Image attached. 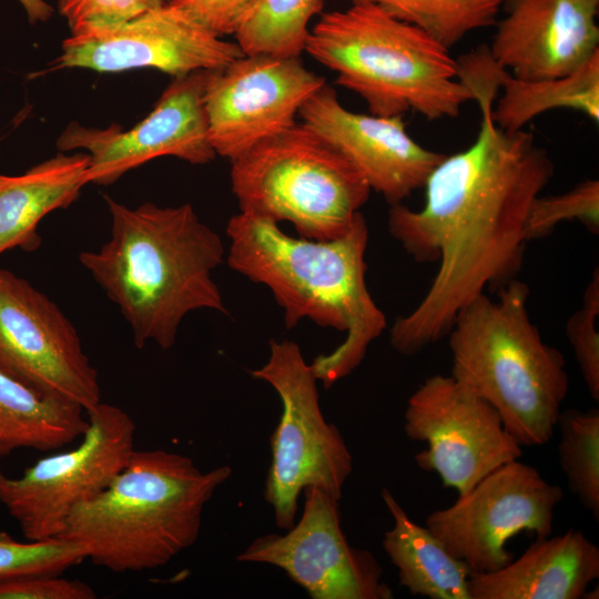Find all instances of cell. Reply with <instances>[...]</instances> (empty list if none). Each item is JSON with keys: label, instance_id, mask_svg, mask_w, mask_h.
I'll use <instances>...</instances> for the list:
<instances>
[{"label": "cell", "instance_id": "obj_20", "mask_svg": "<svg viewBox=\"0 0 599 599\" xmlns=\"http://www.w3.org/2000/svg\"><path fill=\"white\" fill-rule=\"evenodd\" d=\"M89 162L85 152H60L20 175L0 174V255L40 247L39 223L77 201L87 185Z\"/></svg>", "mask_w": 599, "mask_h": 599}, {"label": "cell", "instance_id": "obj_28", "mask_svg": "<svg viewBox=\"0 0 599 599\" xmlns=\"http://www.w3.org/2000/svg\"><path fill=\"white\" fill-rule=\"evenodd\" d=\"M565 221H579L592 233L599 231V182L588 179L571 190L548 196H537L531 204L525 237L541 238Z\"/></svg>", "mask_w": 599, "mask_h": 599}, {"label": "cell", "instance_id": "obj_31", "mask_svg": "<svg viewBox=\"0 0 599 599\" xmlns=\"http://www.w3.org/2000/svg\"><path fill=\"white\" fill-rule=\"evenodd\" d=\"M97 592L80 580L61 575H30L0 580V599H95Z\"/></svg>", "mask_w": 599, "mask_h": 599}, {"label": "cell", "instance_id": "obj_6", "mask_svg": "<svg viewBox=\"0 0 599 599\" xmlns=\"http://www.w3.org/2000/svg\"><path fill=\"white\" fill-rule=\"evenodd\" d=\"M304 52L335 72L336 83L364 99L374 115L413 111L434 121L457 116L474 100L449 49L376 3L321 13Z\"/></svg>", "mask_w": 599, "mask_h": 599}, {"label": "cell", "instance_id": "obj_22", "mask_svg": "<svg viewBox=\"0 0 599 599\" xmlns=\"http://www.w3.org/2000/svg\"><path fill=\"white\" fill-rule=\"evenodd\" d=\"M83 413L0 369V458L22 448L50 451L74 441L89 425Z\"/></svg>", "mask_w": 599, "mask_h": 599}, {"label": "cell", "instance_id": "obj_34", "mask_svg": "<svg viewBox=\"0 0 599 599\" xmlns=\"http://www.w3.org/2000/svg\"><path fill=\"white\" fill-rule=\"evenodd\" d=\"M593 593H598V588H596V591L590 592V595H593ZM588 595H589V592H585L582 598H596L597 599L599 597L598 595H596V596H588Z\"/></svg>", "mask_w": 599, "mask_h": 599}, {"label": "cell", "instance_id": "obj_12", "mask_svg": "<svg viewBox=\"0 0 599 599\" xmlns=\"http://www.w3.org/2000/svg\"><path fill=\"white\" fill-rule=\"evenodd\" d=\"M0 369L45 396L80 406L101 400L97 369L77 328L30 282L0 268Z\"/></svg>", "mask_w": 599, "mask_h": 599}, {"label": "cell", "instance_id": "obj_32", "mask_svg": "<svg viewBox=\"0 0 599 599\" xmlns=\"http://www.w3.org/2000/svg\"><path fill=\"white\" fill-rule=\"evenodd\" d=\"M257 0H171L201 24L223 37L235 33Z\"/></svg>", "mask_w": 599, "mask_h": 599}, {"label": "cell", "instance_id": "obj_21", "mask_svg": "<svg viewBox=\"0 0 599 599\" xmlns=\"http://www.w3.org/2000/svg\"><path fill=\"white\" fill-rule=\"evenodd\" d=\"M382 498L394 521L382 545L397 569L399 585L414 596L470 599L468 566L426 526L413 521L388 489H382Z\"/></svg>", "mask_w": 599, "mask_h": 599}, {"label": "cell", "instance_id": "obj_8", "mask_svg": "<svg viewBox=\"0 0 599 599\" xmlns=\"http://www.w3.org/2000/svg\"><path fill=\"white\" fill-rule=\"evenodd\" d=\"M253 377L268 383L282 402V415L271 436L272 459L264 499L276 526L295 524L297 501L306 487H317L337 500L353 470V457L334 424L323 416L317 378L293 341H270V356Z\"/></svg>", "mask_w": 599, "mask_h": 599}, {"label": "cell", "instance_id": "obj_9", "mask_svg": "<svg viewBox=\"0 0 599 599\" xmlns=\"http://www.w3.org/2000/svg\"><path fill=\"white\" fill-rule=\"evenodd\" d=\"M85 414L89 425L75 448L40 458L20 477L0 467V504L27 540L60 536L70 512L104 490L134 450L135 424L126 412L100 402Z\"/></svg>", "mask_w": 599, "mask_h": 599}, {"label": "cell", "instance_id": "obj_17", "mask_svg": "<svg viewBox=\"0 0 599 599\" xmlns=\"http://www.w3.org/2000/svg\"><path fill=\"white\" fill-rule=\"evenodd\" d=\"M301 121L337 149L390 205L424 186L445 154L418 144L403 116L353 112L327 83L301 108Z\"/></svg>", "mask_w": 599, "mask_h": 599}, {"label": "cell", "instance_id": "obj_15", "mask_svg": "<svg viewBox=\"0 0 599 599\" xmlns=\"http://www.w3.org/2000/svg\"><path fill=\"white\" fill-rule=\"evenodd\" d=\"M303 494L298 522L283 535L257 537L236 560L281 568L313 599L393 598L374 555L348 544L338 500L317 487Z\"/></svg>", "mask_w": 599, "mask_h": 599}, {"label": "cell", "instance_id": "obj_3", "mask_svg": "<svg viewBox=\"0 0 599 599\" xmlns=\"http://www.w3.org/2000/svg\"><path fill=\"white\" fill-rule=\"evenodd\" d=\"M226 235L229 266L272 292L286 328L308 318L346 332L341 345L311 363L323 387L349 375L386 328L366 284L368 227L362 212L346 234L333 240L294 237L278 223L241 211L229 220Z\"/></svg>", "mask_w": 599, "mask_h": 599}, {"label": "cell", "instance_id": "obj_25", "mask_svg": "<svg viewBox=\"0 0 599 599\" xmlns=\"http://www.w3.org/2000/svg\"><path fill=\"white\" fill-rule=\"evenodd\" d=\"M376 3L450 49L471 31L496 23L505 0H352Z\"/></svg>", "mask_w": 599, "mask_h": 599}, {"label": "cell", "instance_id": "obj_2", "mask_svg": "<svg viewBox=\"0 0 599 599\" xmlns=\"http://www.w3.org/2000/svg\"><path fill=\"white\" fill-rule=\"evenodd\" d=\"M110 238L84 251L80 263L119 307L136 347L171 348L184 317L197 309L227 314L212 277L222 264L221 236L202 222L190 203L129 207L104 196Z\"/></svg>", "mask_w": 599, "mask_h": 599}, {"label": "cell", "instance_id": "obj_27", "mask_svg": "<svg viewBox=\"0 0 599 599\" xmlns=\"http://www.w3.org/2000/svg\"><path fill=\"white\" fill-rule=\"evenodd\" d=\"M85 560L81 547L62 537L26 542L0 529V580L30 575H62Z\"/></svg>", "mask_w": 599, "mask_h": 599}, {"label": "cell", "instance_id": "obj_18", "mask_svg": "<svg viewBox=\"0 0 599 599\" xmlns=\"http://www.w3.org/2000/svg\"><path fill=\"white\" fill-rule=\"evenodd\" d=\"M501 8L488 51L515 79L562 78L599 51V0H505Z\"/></svg>", "mask_w": 599, "mask_h": 599}, {"label": "cell", "instance_id": "obj_10", "mask_svg": "<svg viewBox=\"0 0 599 599\" xmlns=\"http://www.w3.org/2000/svg\"><path fill=\"white\" fill-rule=\"evenodd\" d=\"M561 487L537 468L509 461L496 468L450 506L426 518L437 536L471 572H490L511 561L507 542L520 532L550 536Z\"/></svg>", "mask_w": 599, "mask_h": 599}, {"label": "cell", "instance_id": "obj_24", "mask_svg": "<svg viewBox=\"0 0 599 599\" xmlns=\"http://www.w3.org/2000/svg\"><path fill=\"white\" fill-rule=\"evenodd\" d=\"M323 0H257L234 35L244 54L301 57Z\"/></svg>", "mask_w": 599, "mask_h": 599}, {"label": "cell", "instance_id": "obj_13", "mask_svg": "<svg viewBox=\"0 0 599 599\" xmlns=\"http://www.w3.org/2000/svg\"><path fill=\"white\" fill-rule=\"evenodd\" d=\"M301 57L243 54L209 71L204 105L210 142L230 161L294 125L304 103L323 85Z\"/></svg>", "mask_w": 599, "mask_h": 599}, {"label": "cell", "instance_id": "obj_26", "mask_svg": "<svg viewBox=\"0 0 599 599\" xmlns=\"http://www.w3.org/2000/svg\"><path fill=\"white\" fill-rule=\"evenodd\" d=\"M558 457L569 489L582 507L599 519V409L561 410Z\"/></svg>", "mask_w": 599, "mask_h": 599}, {"label": "cell", "instance_id": "obj_1", "mask_svg": "<svg viewBox=\"0 0 599 599\" xmlns=\"http://www.w3.org/2000/svg\"><path fill=\"white\" fill-rule=\"evenodd\" d=\"M460 80L480 108L476 140L434 167L420 210L399 203L388 211V231L400 246L418 263L438 262L423 298L389 332L393 348L407 356L446 337L458 312L487 288L517 278L529 210L554 175L532 133L494 122L499 69L477 61Z\"/></svg>", "mask_w": 599, "mask_h": 599}, {"label": "cell", "instance_id": "obj_35", "mask_svg": "<svg viewBox=\"0 0 599 599\" xmlns=\"http://www.w3.org/2000/svg\"><path fill=\"white\" fill-rule=\"evenodd\" d=\"M164 1L167 2V1H171V0H164Z\"/></svg>", "mask_w": 599, "mask_h": 599}, {"label": "cell", "instance_id": "obj_7", "mask_svg": "<svg viewBox=\"0 0 599 599\" xmlns=\"http://www.w3.org/2000/svg\"><path fill=\"white\" fill-rule=\"evenodd\" d=\"M240 211L290 222L300 236L346 234L370 187L355 166L307 124L296 122L231 161Z\"/></svg>", "mask_w": 599, "mask_h": 599}, {"label": "cell", "instance_id": "obj_19", "mask_svg": "<svg viewBox=\"0 0 599 599\" xmlns=\"http://www.w3.org/2000/svg\"><path fill=\"white\" fill-rule=\"evenodd\" d=\"M599 577V548L580 530L536 538L505 567L471 572L470 599H579Z\"/></svg>", "mask_w": 599, "mask_h": 599}, {"label": "cell", "instance_id": "obj_14", "mask_svg": "<svg viewBox=\"0 0 599 599\" xmlns=\"http://www.w3.org/2000/svg\"><path fill=\"white\" fill-rule=\"evenodd\" d=\"M209 71L173 78L152 111L138 124L123 130L84 126L71 122L57 140L61 152L82 149L90 158L87 184L110 185L126 172L161 156L193 165L213 161L204 105Z\"/></svg>", "mask_w": 599, "mask_h": 599}, {"label": "cell", "instance_id": "obj_29", "mask_svg": "<svg viewBox=\"0 0 599 599\" xmlns=\"http://www.w3.org/2000/svg\"><path fill=\"white\" fill-rule=\"evenodd\" d=\"M164 0H58L69 38L85 40L163 4Z\"/></svg>", "mask_w": 599, "mask_h": 599}, {"label": "cell", "instance_id": "obj_16", "mask_svg": "<svg viewBox=\"0 0 599 599\" xmlns=\"http://www.w3.org/2000/svg\"><path fill=\"white\" fill-rule=\"evenodd\" d=\"M244 53L180 7L164 2L93 38L62 42L51 70L121 72L155 69L173 78L222 69Z\"/></svg>", "mask_w": 599, "mask_h": 599}, {"label": "cell", "instance_id": "obj_30", "mask_svg": "<svg viewBox=\"0 0 599 599\" xmlns=\"http://www.w3.org/2000/svg\"><path fill=\"white\" fill-rule=\"evenodd\" d=\"M599 272L596 268L585 288L583 300L567 321V338L573 349L587 389L599 400Z\"/></svg>", "mask_w": 599, "mask_h": 599}, {"label": "cell", "instance_id": "obj_33", "mask_svg": "<svg viewBox=\"0 0 599 599\" xmlns=\"http://www.w3.org/2000/svg\"><path fill=\"white\" fill-rule=\"evenodd\" d=\"M28 12L30 21L45 20L51 14V9L42 0H20Z\"/></svg>", "mask_w": 599, "mask_h": 599}, {"label": "cell", "instance_id": "obj_4", "mask_svg": "<svg viewBox=\"0 0 599 599\" xmlns=\"http://www.w3.org/2000/svg\"><path fill=\"white\" fill-rule=\"evenodd\" d=\"M182 454L134 449L112 483L69 515L60 536L113 572L158 569L195 544L203 511L231 476Z\"/></svg>", "mask_w": 599, "mask_h": 599}, {"label": "cell", "instance_id": "obj_23", "mask_svg": "<svg viewBox=\"0 0 599 599\" xmlns=\"http://www.w3.org/2000/svg\"><path fill=\"white\" fill-rule=\"evenodd\" d=\"M499 88L491 118L504 131L515 132L538 114L567 108L599 120V51L573 73L556 79L522 81L501 70Z\"/></svg>", "mask_w": 599, "mask_h": 599}, {"label": "cell", "instance_id": "obj_5", "mask_svg": "<svg viewBox=\"0 0 599 599\" xmlns=\"http://www.w3.org/2000/svg\"><path fill=\"white\" fill-rule=\"evenodd\" d=\"M465 305L447 334L450 375L487 402L522 446L552 437L569 390L565 358L528 314L530 290L517 278Z\"/></svg>", "mask_w": 599, "mask_h": 599}, {"label": "cell", "instance_id": "obj_11", "mask_svg": "<svg viewBox=\"0 0 599 599\" xmlns=\"http://www.w3.org/2000/svg\"><path fill=\"white\" fill-rule=\"evenodd\" d=\"M404 430L427 445L415 455L417 466L458 495L522 455L497 412L451 375L427 377L409 396Z\"/></svg>", "mask_w": 599, "mask_h": 599}]
</instances>
